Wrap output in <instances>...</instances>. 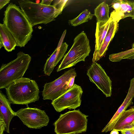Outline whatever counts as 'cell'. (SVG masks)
<instances>
[{
  "label": "cell",
  "mask_w": 134,
  "mask_h": 134,
  "mask_svg": "<svg viewBox=\"0 0 134 134\" xmlns=\"http://www.w3.org/2000/svg\"><path fill=\"white\" fill-rule=\"evenodd\" d=\"M3 22L15 39L17 46L25 47L32 37L33 29L21 9L10 3L4 12Z\"/></svg>",
  "instance_id": "obj_1"
},
{
  "label": "cell",
  "mask_w": 134,
  "mask_h": 134,
  "mask_svg": "<svg viewBox=\"0 0 134 134\" xmlns=\"http://www.w3.org/2000/svg\"><path fill=\"white\" fill-rule=\"evenodd\" d=\"M11 104L27 105L39 100L40 90L36 81L22 77L14 81L5 89Z\"/></svg>",
  "instance_id": "obj_2"
},
{
  "label": "cell",
  "mask_w": 134,
  "mask_h": 134,
  "mask_svg": "<svg viewBox=\"0 0 134 134\" xmlns=\"http://www.w3.org/2000/svg\"><path fill=\"white\" fill-rule=\"evenodd\" d=\"M18 3L32 27L51 22L62 11L53 5H46L28 0L19 1Z\"/></svg>",
  "instance_id": "obj_3"
},
{
  "label": "cell",
  "mask_w": 134,
  "mask_h": 134,
  "mask_svg": "<svg viewBox=\"0 0 134 134\" xmlns=\"http://www.w3.org/2000/svg\"><path fill=\"white\" fill-rule=\"evenodd\" d=\"M31 60L29 54L20 51L15 59L2 64L0 69V89H5L14 81L23 77Z\"/></svg>",
  "instance_id": "obj_4"
},
{
  "label": "cell",
  "mask_w": 134,
  "mask_h": 134,
  "mask_svg": "<svg viewBox=\"0 0 134 134\" xmlns=\"http://www.w3.org/2000/svg\"><path fill=\"white\" fill-rule=\"evenodd\" d=\"M88 116L79 109L61 114L53 124L54 132L56 134H77L85 132Z\"/></svg>",
  "instance_id": "obj_5"
},
{
  "label": "cell",
  "mask_w": 134,
  "mask_h": 134,
  "mask_svg": "<svg viewBox=\"0 0 134 134\" xmlns=\"http://www.w3.org/2000/svg\"><path fill=\"white\" fill-rule=\"evenodd\" d=\"M91 51L90 42L85 33L82 31L75 38L72 45L64 58L57 70V72L85 62Z\"/></svg>",
  "instance_id": "obj_6"
},
{
  "label": "cell",
  "mask_w": 134,
  "mask_h": 134,
  "mask_svg": "<svg viewBox=\"0 0 134 134\" xmlns=\"http://www.w3.org/2000/svg\"><path fill=\"white\" fill-rule=\"evenodd\" d=\"M76 76L75 69L71 68L54 80L46 83L42 92L43 99L53 101L63 94L74 86Z\"/></svg>",
  "instance_id": "obj_7"
},
{
  "label": "cell",
  "mask_w": 134,
  "mask_h": 134,
  "mask_svg": "<svg viewBox=\"0 0 134 134\" xmlns=\"http://www.w3.org/2000/svg\"><path fill=\"white\" fill-rule=\"evenodd\" d=\"M15 114L24 125L30 128L40 129L47 126L49 121L44 110L36 108H21L15 112Z\"/></svg>",
  "instance_id": "obj_8"
},
{
  "label": "cell",
  "mask_w": 134,
  "mask_h": 134,
  "mask_svg": "<svg viewBox=\"0 0 134 134\" xmlns=\"http://www.w3.org/2000/svg\"><path fill=\"white\" fill-rule=\"evenodd\" d=\"M83 93L81 87L74 84L71 88L52 101L51 104L56 111L58 112L67 109H75L81 105Z\"/></svg>",
  "instance_id": "obj_9"
},
{
  "label": "cell",
  "mask_w": 134,
  "mask_h": 134,
  "mask_svg": "<svg viewBox=\"0 0 134 134\" xmlns=\"http://www.w3.org/2000/svg\"><path fill=\"white\" fill-rule=\"evenodd\" d=\"M87 75L90 81L94 83L106 97L111 95L112 81L100 65L92 63L87 70Z\"/></svg>",
  "instance_id": "obj_10"
},
{
  "label": "cell",
  "mask_w": 134,
  "mask_h": 134,
  "mask_svg": "<svg viewBox=\"0 0 134 134\" xmlns=\"http://www.w3.org/2000/svg\"><path fill=\"white\" fill-rule=\"evenodd\" d=\"M134 97V77L130 80V86L127 95L123 102L111 119L101 131L106 133L111 131L122 114L131 105L133 104Z\"/></svg>",
  "instance_id": "obj_11"
},
{
  "label": "cell",
  "mask_w": 134,
  "mask_h": 134,
  "mask_svg": "<svg viewBox=\"0 0 134 134\" xmlns=\"http://www.w3.org/2000/svg\"><path fill=\"white\" fill-rule=\"evenodd\" d=\"M68 46V45L66 42L62 43L48 58L43 68L45 75L49 76L50 75L55 67L64 57Z\"/></svg>",
  "instance_id": "obj_12"
},
{
  "label": "cell",
  "mask_w": 134,
  "mask_h": 134,
  "mask_svg": "<svg viewBox=\"0 0 134 134\" xmlns=\"http://www.w3.org/2000/svg\"><path fill=\"white\" fill-rule=\"evenodd\" d=\"M131 17L134 19V1L120 0V5L116 10H114L110 13V18L117 23L123 19Z\"/></svg>",
  "instance_id": "obj_13"
},
{
  "label": "cell",
  "mask_w": 134,
  "mask_h": 134,
  "mask_svg": "<svg viewBox=\"0 0 134 134\" xmlns=\"http://www.w3.org/2000/svg\"><path fill=\"white\" fill-rule=\"evenodd\" d=\"M118 28V23L111 19L108 30L102 45L98 50L95 53L93 54L92 63L97 62L105 55L109 43L117 32Z\"/></svg>",
  "instance_id": "obj_14"
},
{
  "label": "cell",
  "mask_w": 134,
  "mask_h": 134,
  "mask_svg": "<svg viewBox=\"0 0 134 134\" xmlns=\"http://www.w3.org/2000/svg\"><path fill=\"white\" fill-rule=\"evenodd\" d=\"M10 103L1 91H0V117L3 119L6 126L5 131L9 133V126L12 119L15 116L12 109Z\"/></svg>",
  "instance_id": "obj_15"
},
{
  "label": "cell",
  "mask_w": 134,
  "mask_h": 134,
  "mask_svg": "<svg viewBox=\"0 0 134 134\" xmlns=\"http://www.w3.org/2000/svg\"><path fill=\"white\" fill-rule=\"evenodd\" d=\"M16 41L11 33L3 24H0V49L3 47L8 52L15 50Z\"/></svg>",
  "instance_id": "obj_16"
},
{
  "label": "cell",
  "mask_w": 134,
  "mask_h": 134,
  "mask_svg": "<svg viewBox=\"0 0 134 134\" xmlns=\"http://www.w3.org/2000/svg\"><path fill=\"white\" fill-rule=\"evenodd\" d=\"M111 19L106 22H97L95 34L94 51L93 53L98 50L103 43L108 30Z\"/></svg>",
  "instance_id": "obj_17"
},
{
  "label": "cell",
  "mask_w": 134,
  "mask_h": 134,
  "mask_svg": "<svg viewBox=\"0 0 134 134\" xmlns=\"http://www.w3.org/2000/svg\"><path fill=\"white\" fill-rule=\"evenodd\" d=\"M134 121V106L125 110L121 115L113 130L120 131L123 128Z\"/></svg>",
  "instance_id": "obj_18"
},
{
  "label": "cell",
  "mask_w": 134,
  "mask_h": 134,
  "mask_svg": "<svg viewBox=\"0 0 134 134\" xmlns=\"http://www.w3.org/2000/svg\"><path fill=\"white\" fill-rule=\"evenodd\" d=\"M109 7L105 2L100 4L94 9V15L96 17L97 22H106L110 19Z\"/></svg>",
  "instance_id": "obj_19"
},
{
  "label": "cell",
  "mask_w": 134,
  "mask_h": 134,
  "mask_svg": "<svg viewBox=\"0 0 134 134\" xmlns=\"http://www.w3.org/2000/svg\"><path fill=\"white\" fill-rule=\"evenodd\" d=\"M94 14L87 9L82 11L77 16L69 21V23L73 26H76L91 19Z\"/></svg>",
  "instance_id": "obj_20"
},
{
  "label": "cell",
  "mask_w": 134,
  "mask_h": 134,
  "mask_svg": "<svg viewBox=\"0 0 134 134\" xmlns=\"http://www.w3.org/2000/svg\"><path fill=\"white\" fill-rule=\"evenodd\" d=\"M109 60L114 62H118L123 59L132 60L134 59V47L130 49L109 56Z\"/></svg>",
  "instance_id": "obj_21"
},
{
  "label": "cell",
  "mask_w": 134,
  "mask_h": 134,
  "mask_svg": "<svg viewBox=\"0 0 134 134\" xmlns=\"http://www.w3.org/2000/svg\"><path fill=\"white\" fill-rule=\"evenodd\" d=\"M68 0H55L53 1V5L57 8L62 11L65 5Z\"/></svg>",
  "instance_id": "obj_22"
},
{
  "label": "cell",
  "mask_w": 134,
  "mask_h": 134,
  "mask_svg": "<svg viewBox=\"0 0 134 134\" xmlns=\"http://www.w3.org/2000/svg\"><path fill=\"white\" fill-rule=\"evenodd\" d=\"M6 126L5 122L2 118L0 117V134H3L5 130Z\"/></svg>",
  "instance_id": "obj_23"
},
{
  "label": "cell",
  "mask_w": 134,
  "mask_h": 134,
  "mask_svg": "<svg viewBox=\"0 0 134 134\" xmlns=\"http://www.w3.org/2000/svg\"><path fill=\"white\" fill-rule=\"evenodd\" d=\"M120 131L122 134H134V128L123 129Z\"/></svg>",
  "instance_id": "obj_24"
},
{
  "label": "cell",
  "mask_w": 134,
  "mask_h": 134,
  "mask_svg": "<svg viewBox=\"0 0 134 134\" xmlns=\"http://www.w3.org/2000/svg\"><path fill=\"white\" fill-rule=\"evenodd\" d=\"M10 0H0V9H2L6 5L9 3Z\"/></svg>",
  "instance_id": "obj_25"
},
{
  "label": "cell",
  "mask_w": 134,
  "mask_h": 134,
  "mask_svg": "<svg viewBox=\"0 0 134 134\" xmlns=\"http://www.w3.org/2000/svg\"><path fill=\"white\" fill-rule=\"evenodd\" d=\"M53 0H42L40 3L46 5H50Z\"/></svg>",
  "instance_id": "obj_26"
},
{
  "label": "cell",
  "mask_w": 134,
  "mask_h": 134,
  "mask_svg": "<svg viewBox=\"0 0 134 134\" xmlns=\"http://www.w3.org/2000/svg\"><path fill=\"white\" fill-rule=\"evenodd\" d=\"M134 128V121L131 124L124 127L122 130L130 129Z\"/></svg>",
  "instance_id": "obj_27"
},
{
  "label": "cell",
  "mask_w": 134,
  "mask_h": 134,
  "mask_svg": "<svg viewBox=\"0 0 134 134\" xmlns=\"http://www.w3.org/2000/svg\"><path fill=\"white\" fill-rule=\"evenodd\" d=\"M119 131L115 130H113L111 131L110 134H119Z\"/></svg>",
  "instance_id": "obj_28"
},
{
  "label": "cell",
  "mask_w": 134,
  "mask_h": 134,
  "mask_svg": "<svg viewBox=\"0 0 134 134\" xmlns=\"http://www.w3.org/2000/svg\"><path fill=\"white\" fill-rule=\"evenodd\" d=\"M132 48H133L134 47V41L132 43V46H131Z\"/></svg>",
  "instance_id": "obj_29"
}]
</instances>
